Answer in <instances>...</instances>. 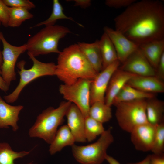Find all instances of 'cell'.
Segmentation results:
<instances>
[{
	"label": "cell",
	"instance_id": "obj_35",
	"mask_svg": "<svg viewBox=\"0 0 164 164\" xmlns=\"http://www.w3.org/2000/svg\"><path fill=\"white\" fill-rule=\"evenodd\" d=\"M74 6H79L83 8H86L90 6L91 5L90 0H75Z\"/></svg>",
	"mask_w": 164,
	"mask_h": 164
},
{
	"label": "cell",
	"instance_id": "obj_33",
	"mask_svg": "<svg viewBox=\"0 0 164 164\" xmlns=\"http://www.w3.org/2000/svg\"><path fill=\"white\" fill-rule=\"evenodd\" d=\"M155 70V76L163 81L164 80V53L162 56Z\"/></svg>",
	"mask_w": 164,
	"mask_h": 164
},
{
	"label": "cell",
	"instance_id": "obj_16",
	"mask_svg": "<svg viewBox=\"0 0 164 164\" xmlns=\"http://www.w3.org/2000/svg\"><path fill=\"white\" fill-rule=\"evenodd\" d=\"M129 85L144 92L155 94L164 92V83L155 76L135 75L127 82Z\"/></svg>",
	"mask_w": 164,
	"mask_h": 164
},
{
	"label": "cell",
	"instance_id": "obj_8",
	"mask_svg": "<svg viewBox=\"0 0 164 164\" xmlns=\"http://www.w3.org/2000/svg\"><path fill=\"white\" fill-rule=\"evenodd\" d=\"M92 80L79 79L70 84L60 85L59 91L63 98L76 105L85 118L88 116L90 107V86Z\"/></svg>",
	"mask_w": 164,
	"mask_h": 164
},
{
	"label": "cell",
	"instance_id": "obj_36",
	"mask_svg": "<svg viewBox=\"0 0 164 164\" xmlns=\"http://www.w3.org/2000/svg\"><path fill=\"white\" fill-rule=\"evenodd\" d=\"M9 86L5 81L0 74V89L5 92L9 89Z\"/></svg>",
	"mask_w": 164,
	"mask_h": 164
},
{
	"label": "cell",
	"instance_id": "obj_1",
	"mask_svg": "<svg viewBox=\"0 0 164 164\" xmlns=\"http://www.w3.org/2000/svg\"><path fill=\"white\" fill-rule=\"evenodd\" d=\"M114 21L115 29L138 46L164 39V5L161 1H136Z\"/></svg>",
	"mask_w": 164,
	"mask_h": 164
},
{
	"label": "cell",
	"instance_id": "obj_19",
	"mask_svg": "<svg viewBox=\"0 0 164 164\" xmlns=\"http://www.w3.org/2000/svg\"><path fill=\"white\" fill-rule=\"evenodd\" d=\"M84 56L93 68L98 73L102 70V60L99 40L92 43L79 42L77 43Z\"/></svg>",
	"mask_w": 164,
	"mask_h": 164
},
{
	"label": "cell",
	"instance_id": "obj_22",
	"mask_svg": "<svg viewBox=\"0 0 164 164\" xmlns=\"http://www.w3.org/2000/svg\"><path fill=\"white\" fill-rule=\"evenodd\" d=\"M155 97V94L140 91L127 84H125L114 97L113 105L122 102L147 100Z\"/></svg>",
	"mask_w": 164,
	"mask_h": 164
},
{
	"label": "cell",
	"instance_id": "obj_31",
	"mask_svg": "<svg viewBox=\"0 0 164 164\" xmlns=\"http://www.w3.org/2000/svg\"><path fill=\"white\" fill-rule=\"evenodd\" d=\"M136 1V0H106L105 2V4L109 7L115 8H127Z\"/></svg>",
	"mask_w": 164,
	"mask_h": 164
},
{
	"label": "cell",
	"instance_id": "obj_27",
	"mask_svg": "<svg viewBox=\"0 0 164 164\" xmlns=\"http://www.w3.org/2000/svg\"><path fill=\"white\" fill-rule=\"evenodd\" d=\"M8 9V26L19 27L26 20L33 17V15L25 8L9 7Z\"/></svg>",
	"mask_w": 164,
	"mask_h": 164
},
{
	"label": "cell",
	"instance_id": "obj_29",
	"mask_svg": "<svg viewBox=\"0 0 164 164\" xmlns=\"http://www.w3.org/2000/svg\"><path fill=\"white\" fill-rule=\"evenodd\" d=\"M151 151L155 154H164V122L156 125V132Z\"/></svg>",
	"mask_w": 164,
	"mask_h": 164
},
{
	"label": "cell",
	"instance_id": "obj_6",
	"mask_svg": "<svg viewBox=\"0 0 164 164\" xmlns=\"http://www.w3.org/2000/svg\"><path fill=\"white\" fill-rule=\"evenodd\" d=\"M114 141L110 128L93 143L84 146L73 145L72 153L76 161L81 164H101L105 160L108 149Z\"/></svg>",
	"mask_w": 164,
	"mask_h": 164
},
{
	"label": "cell",
	"instance_id": "obj_10",
	"mask_svg": "<svg viewBox=\"0 0 164 164\" xmlns=\"http://www.w3.org/2000/svg\"><path fill=\"white\" fill-rule=\"evenodd\" d=\"M117 60L98 73L92 80L90 86V106L97 101L104 102L105 93L111 77L120 66Z\"/></svg>",
	"mask_w": 164,
	"mask_h": 164
},
{
	"label": "cell",
	"instance_id": "obj_11",
	"mask_svg": "<svg viewBox=\"0 0 164 164\" xmlns=\"http://www.w3.org/2000/svg\"><path fill=\"white\" fill-rule=\"evenodd\" d=\"M118 68L134 75L155 76V70L138 48Z\"/></svg>",
	"mask_w": 164,
	"mask_h": 164
},
{
	"label": "cell",
	"instance_id": "obj_13",
	"mask_svg": "<svg viewBox=\"0 0 164 164\" xmlns=\"http://www.w3.org/2000/svg\"><path fill=\"white\" fill-rule=\"evenodd\" d=\"M156 132V125L149 123L134 128L131 132L130 138L136 149L142 152L151 151Z\"/></svg>",
	"mask_w": 164,
	"mask_h": 164
},
{
	"label": "cell",
	"instance_id": "obj_21",
	"mask_svg": "<svg viewBox=\"0 0 164 164\" xmlns=\"http://www.w3.org/2000/svg\"><path fill=\"white\" fill-rule=\"evenodd\" d=\"M164 102L155 97L146 100V114L149 123L157 125L164 122Z\"/></svg>",
	"mask_w": 164,
	"mask_h": 164
},
{
	"label": "cell",
	"instance_id": "obj_28",
	"mask_svg": "<svg viewBox=\"0 0 164 164\" xmlns=\"http://www.w3.org/2000/svg\"><path fill=\"white\" fill-rule=\"evenodd\" d=\"M103 124L89 116L85 118L84 132L87 141L91 142L105 131Z\"/></svg>",
	"mask_w": 164,
	"mask_h": 164
},
{
	"label": "cell",
	"instance_id": "obj_39",
	"mask_svg": "<svg viewBox=\"0 0 164 164\" xmlns=\"http://www.w3.org/2000/svg\"><path fill=\"white\" fill-rule=\"evenodd\" d=\"M1 42V40L0 39V43ZM2 63V52L1 51L0 49V66L1 65Z\"/></svg>",
	"mask_w": 164,
	"mask_h": 164
},
{
	"label": "cell",
	"instance_id": "obj_4",
	"mask_svg": "<svg viewBox=\"0 0 164 164\" xmlns=\"http://www.w3.org/2000/svg\"><path fill=\"white\" fill-rule=\"evenodd\" d=\"M70 33L68 28L61 25L45 26L28 39L26 43L28 55L35 57L51 53L59 54V40Z\"/></svg>",
	"mask_w": 164,
	"mask_h": 164
},
{
	"label": "cell",
	"instance_id": "obj_14",
	"mask_svg": "<svg viewBox=\"0 0 164 164\" xmlns=\"http://www.w3.org/2000/svg\"><path fill=\"white\" fill-rule=\"evenodd\" d=\"M65 116L67 125L74 136L75 142L84 143L87 141L84 132L85 117L75 104H71Z\"/></svg>",
	"mask_w": 164,
	"mask_h": 164
},
{
	"label": "cell",
	"instance_id": "obj_37",
	"mask_svg": "<svg viewBox=\"0 0 164 164\" xmlns=\"http://www.w3.org/2000/svg\"><path fill=\"white\" fill-rule=\"evenodd\" d=\"M106 160L109 164H121L116 159L108 155L105 157Z\"/></svg>",
	"mask_w": 164,
	"mask_h": 164
},
{
	"label": "cell",
	"instance_id": "obj_15",
	"mask_svg": "<svg viewBox=\"0 0 164 164\" xmlns=\"http://www.w3.org/2000/svg\"><path fill=\"white\" fill-rule=\"evenodd\" d=\"M135 75L119 68L117 69L113 74L109 82L105 96V103L111 107L118 93L128 81Z\"/></svg>",
	"mask_w": 164,
	"mask_h": 164
},
{
	"label": "cell",
	"instance_id": "obj_25",
	"mask_svg": "<svg viewBox=\"0 0 164 164\" xmlns=\"http://www.w3.org/2000/svg\"><path fill=\"white\" fill-rule=\"evenodd\" d=\"M60 19H67L75 22L79 26L83 27L80 23L75 22L72 18L67 16L63 12V8L58 0H53V9L52 13L49 17L46 20L38 23L31 28H33L45 25V26L55 25L56 21Z\"/></svg>",
	"mask_w": 164,
	"mask_h": 164
},
{
	"label": "cell",
	"instance_id": "obj_7",
	"mask_svg": "<svg viewBox=\"0 0 164 164\" xmlns=\"http://www.w3.org/2000/svg\"><path fill=\"white\" fill-rule=\"evenodd\" d=\"M146 100L142 99L114 104L115 117L123 130L130 133L140 125L148 123L146 114Z\"/></svg>",
	"mask_w": 164,
	"mask_h": 164
},
{
	"label": "cell",
	"instance_id": "obj_9",
	"mask_svg": "<svg viewBox=\"0 0 164 164\" xmlns=\"http://www.w3.org/2000/svg\"><path fill=\"white\" fill-rule=\"evenodd\" d=\"M0 39L3 46L2 52V63L0 66V74L8 85L16 79L15 67L19 56L26 50L25 44L20 46H13L5 39L2 33L0 31Z\"/></svg>",
	"mask_w": 164,
	"mask_h": 164
},
{
	"label": "cell",
	"instance_id": "obj_12",
	"mask_svg": "<svg viewBox=\"0 0 164 164\" xmlns=\"http://www.w3.org/2000/svg\"><path fill=\"white\" fill-rule=\"evenodd\" d=\"M104 31L113 43L116 51L118 60L121 64L138 48V45L119 31L107 26L104 28Z\"/></svg>",
	"mask_w": 164,
	"mask_h": 164
},
{
	"label": "cell",
	"instance_id": "obj_40",
	"mask_svg": "<svg viewBox=\"0 0 164 164\" xmlns=\"http://www.w3.org/2000/svg\"><path fill=\"white\" fill-rule=\"evenodd\" d=\"M1 22L0 21V26H1Z\"/></svg>",
	"mask_w": 164,
	"mask_h": 164
},
{
	"label": "cell",
	"instance_id": "obj_20",
	"mask_svg": "<svg viewBox=\"0 0 164 164\" xmlns=\"http://www.w3.org/2000/svg\"><path fill=\"white\" fill-rule=\"evenodd\" d=\"M75 140L67 125L61 126L57 131L55 137L50 144L49 152L51 155L60 152L64 147L71 146Z\"/></svg>",
	"mask_w": 164,
	"mask_h": 164
},
{
	"label": "cell",
	"instance_id": "obj_34",
	"mask_svg": "<svg viewBox=\"0 0 164 164\" xmlns=\"http://www.w3.org/2000/svg\"><path fill=\"white\" fill-rule=\"evenodd\" d=\"M150 164H164V154H152L150 155Z\"/></svg>",
	"mask_w": 164,
	"mask_h": 164
},
{
	"label": "cell",
	"instance_id": "obj_3",
	"mask_svg": "<svg viewBox=\"0 0 164 164\" xmlns=\"http://www.w3.org/2000/svg\"><path fill=\"white\" fill-rule=\"evenodd\" d=\"M71 104L68 101H62L56 108L50 107L43 110L38 115L35 123L29 129V136L41 138L50 144Z\"/></svg>",
	"mask_w": 164,
	"mask_h": 164
},
{
	"label": "cell",
	"instance_id": "obj_38",
	"mask_svg": "<svg viewBox=\"0 0 164 164\" xmlns=\"http://www.w3.org/2000/svg\"><path fill=\"white\" fill-rule=\"evenodd\" d=\"M150 155H149L140 162L135 163H129L127 164H150Z\"/></svg>",
	"mask_w": 164,
	"mask_h": 164
},
{
	"label": "cell",
	"instance_id": "obj_18",
	"mask_svg": "<svg viewBox=\"0 0 164 164\" xmlns=\"http://www.w3.org/2000/svg\"><path fill=\"white\" fill-rule=\"evenodd\" d=\"M138 47L155 70L162 56L164 53V39L142 44L138 46Z\"/></svg>",
	"mask_w": 164,
	"mask_h": 164
},
{
	"label": "cell",
	"instance_id": "obj_30",
	"mask_svg": "<svg viewBox=\"0 0 164 164\" xmlns=\"http://www.w3.org/2000/svg\"><path fill=\"white\" fill-rule=\"evenodd\" d=\"M8 7L22 8L28 10L34 8L36 6L34 3L29 0H2Z\"/></svg>",
	"mask_w": 164,
	"mask_h": 164
},
{
	"label": "cell",
	"instance_id": "obj_32",
	"mask_svg": "<svg viewBox=\"0 0 164 164\" xmlns=\"http://www.w3.org/2000/svg\"><path fill=\"white\" fill-rule=\"evenodd\" d=\"M9 7L0 0V21L1 24L5 27L8 26L9 19Z\"/></svg>",
	"mask_w": 164,
	"mask_h": 164
},
{
	"label": "cell",
	"instance_id": "obj_24",
	"mask_svg": "<svg viewBox=\"0 0 164 164\" xmlns=\"http://www.w3.org/2000/svg\"><path fill=\"white\" fill-rule=\"evenodd\" d=\"M111 107L104 102H95L90 106L88 116L102 124L108 122L112 117Z\"/></svg>",
	"mask_w": 164,
	"mask_h": 164
},
{
	"label": "cell",
	"instance_id": "obj_26",
	"mask_svg": "<svg viewBox=\"0 0 164 164\" xmlns=\"http://www.w3.org/2000/svg\"><path fill=\"white\" fill-rule=\"evenodd\" d=\"M30 151L16 152L13 150L9 144L0 142V164H15L14 160L27 155ZM26 164H33L32 162Z\"/></svg>",
	"mask_w": 164,
	"mask_h": 164
},
{
	"label": "cell",
	"instance_id": "obj_17",
	"mask_svg": "<svg viewBox=\"0 0 164 164\" xmlns=\"http://www.w3.org/2000/svg\"><path fill=\"white\" fill-rule=\"evenodd\" d=\"M23 108L22 105L8 104L0 96V128L7 129L10 126L13 131H16L19 128L17 125L19 114Z\"/></svg>",
	"mask_w": 164,
	"mask_h": 164
},
{
	"label": "cell",
	"instance_id": "obj_2",
	"mask_svg": "<svg viewBox=\"0 0 164 164\" xmlns=\"http://www.w3.org/2000/svg\"><path fill=\"white\" fill-rule=\"evenodd\" d=\"M58 54L55 75L64 84H70L80 79L92 80L98 73L77 44L69 46Z\"/></svg>",
	"mask_w": 164,
	"mask_h": 164
},
{
	"label": "cell",
	"instance_id": "obj_23",
	"mask_svg": "<svg viewBox=\"0 0 164 164\" xmlns=\"http://www.w3.org/2000/svg\"><path fill=\"white\" fill-rule=\"evenodd\" d=\"M99 44L102 60L103 70L117 60L118 58L114 46L104 32L99 40Z\"/></svg>",
	"mask_w": 164,
	"mask_h": 164
},
{
	"label": "cell",
	"instance_id": "obj_5",
	"mask_svg": "<svg viewBox=\"0 0 164 164\" xmlns=\"http://www.w3.org/2000/svg\"><path fill=\"white\" fill-rule=\"evenodd\" d=\"M28 55L33 62V65L31 68L26 69L24 60H21L17 63V66L19 69L18 72L20 76L19 81L11 94L4 96L5 100L7 103L15 102L24 87L35 79L43 76L55 75L56 65L54 63L42 62L32 55Z\"/></svg>",
	"mask_w": 164,
	"mask_h": 164
}]
</instances>
